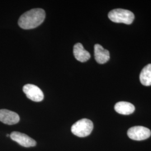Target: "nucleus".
Returning <instances> with one entry per match:
<instances>
[{
	"mask_svg": "<svg viewBox=\"0 0 151 151\" xmlns=\"http://www.w3.org/2000/svg\"><path fill=\"white\" fill-rule=\"evenodd\" d=\"M45 12L42 9H34L20 17L18 24L23 29H32L41 25L45 19Z\"/></svg>",
	"mask_w": 151,
	"mask_h": 151,
	"instance_id": "f257e3e1",
	"label": "nucleus"
},
{
	"mask_svg": "<svg viewBox=\"0 0 151 151\" xmlns=\"http://www.w3.org/2000/svg\"><path fill=\"white\" fill-rule=\"evenodd\" d=\"M108 17L111 22L127 25L131 24L134 19V15L132 11L122 9H114L110 11Z\"/></svg>",
	"mask_w": 151,
	"mask_h": 151,
	"instance_id": "f03ea898",
	"label": "nucleus"
},
{
	"mask_svg": "<svg viewBox=\"0 0 151 151\" xmlns=\"http://www.w3.org/2000/svg\"><path fill=\"white\" fill-rule=\"evenodd\" d=\"M93 128V124L90 120L82 119L76 122L71 127L72 133L78 137H85L90 135Z\"/></svg>",
	"mask_w": 151,
	"mask_h": 151,
	"instance_id": "7ed1b4c3",
	"label": "nucleus"
},
{
	"mask_svg": "<svg viewBox=\"0 0 151 151\" xmlns=\"http://www.w3.org/2000/svg\"><path fill=\"white\" fill-rule=\"evenodd\" d=\"M128 136L135 140H143L148 139L151 135V131L148 128L142 126H135L128 130Z\"/></svg>",
	"mask_w": 151,
	"mask_h": 151,
	"instance_id": "20e7f679",
	"label": "nucleus"
},
{
	"mask_svg": "<svg viewBox=\"0 0 151 151\" xmlns=\"http://www.w3.org/2000/svg\"><path fill=\"white\" fill-rule=\"evenodd\" d=\"M23 91L28 99L35 102L42 101L44 94L41 89L32 84H27L23 87Z\"/></svg>",
	"mask_w": 151,
	"mask_h": 151,
	"instance_id": "39448f33",
	"label": "nucleus"
},
{
	"mask_svg": "<svg viewBox=\"0 0 151 151\" xmlns=\"http://www.w3.org/2000/svg\"><path fill=\"white\" fill-rule=\"evenodd\" d=\"M11 139L14 140L20 145L25 147H32L36 146V141L29 136L19 132H13L10 134Z\"/></svg>",
	"mask_w": 151,
	"mask_h": 151,
	"instance_id": "423d86ee",
	"label": "nucleus"
},
{
	"mask_svg": "<svg viewBox=\"0 0 151 151\" xmlns=\"http://www.w3.org/2000/svg\"><path fill=\"white\" fill-rule=\"evenodd\" d=\"M20 121L17 114L7 109L0 110V122L7 125L17 124Z\"/></svg>",
	"mask_w": 151,
	"mask_h": 151,
	"instance_id": "0eeeda50",
	"label": "nucleus"
},
{
	"mask_svg": "<svg viewBox=\"0 0 151 151\" xmlns=\"http://www.w3.org/2000/svg\"><path fill=\"white\" fill-rule=\"evenodd\" d=\"M95 59L98 63L104 64L110 59V53L109 50L104 49L103 47L96 44L94 46Z\"/></svg>",
	"mask_w": 151,
	"mask_h": 151,
	"instance_id": "6e6552de",
	"label": "nucleus"
},
{
	"mask_svg": "<svg viewBox=\"0 0 151 151\" xmlns=\"http://www.w3.org/2000/svg\"><path fill=\"white\" fill-rule=\"evenodd\" d=\"M73 54L76 59L81 62H85L91 57L89 52L86 50L82 44L80 43H76L74 45Z\"/></svg>",
	"mask_w": 151,
	"mask_h": 151,
	"instance_id": "1a4fd4ad",
	"label": "nucleus"
},
{
	"mask_svg": "<svg viewBox=\"0 0 151 151\" xmlns=\"http://www.w3.org/2000/svg\"><path fill=\"white\" fill-rule=\"evenodd\" d=\"M114 109L118 113L122 115H130L135 111V107L132 104L125 101L116 103L115 105Z\"/></svg>",
	"mask_w": 151,
	"mask_h": 151,
	"instance_id": "9d476101",
	"label": "nucleus"
},
{
	"mask_svg": "<svg viewBox=\"0 0 151 151\" xmlns=\"http://www.w3.org/2000/svg\"><path fill=\"white\" fill-rule=\"evenodd\" d=\"M140 83L146 86L151 85V64L146 65L140 72Z\"/></svg>",
	"mask_w": 151,
	"mask_h": 151,
	"instance_id": "9b49d317",
	"label": "nucleus"
},
{
	"mask_svg": "<svg viewBox=\"0 0 151 151\" xmlns=\"http://www.w3.org/2000/svg\"><path fill=\"white\" fill-rule=\"evenodd\" d=\"M9 136H10V135H9V134H7V137H9Z\"/></svg>",
	"mask_w": 151,
	"mask_h": 151,
	"instance_id": "f8f14e48",
	"label": "nucleus"
}]
</instances>
